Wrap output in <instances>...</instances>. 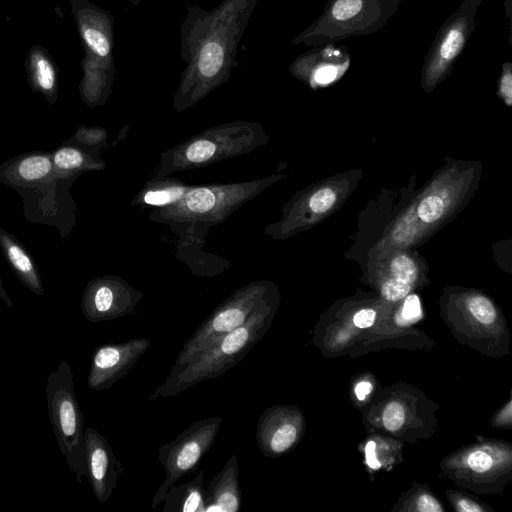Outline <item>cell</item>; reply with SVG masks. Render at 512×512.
Returning <instances> with one entry per match:
<instances>
[{"mask_svg": "<svg viewBox=\"0 0 512 512\" xmlns=\"http://www.w3.org/2000/svg\"><path fill=\"white\" fill-rule=\"evenodd\" d=\"M141 293L130 289L124 282L112 277L90 281L83 293L81 311L92 323L109 321L134 313Z\"/></svg>", "mask_w": 512, "mask_h": 512, "instance_id": "ba28073f", "label": "cell"}, {"mask_svg": "<svg viewBox=\"0 0 512 512\" xmlns=\"http://www.w3.org/2000/svg\"><path fill=\"white\" fill-rule=\"evenodd\" d=\"M335 200V192L330 188H323L316 191L310 198V208L315 213H323L332 207Z\"/></svg>", "mask_w": 512, "mask_h": 512, "instance_id": "4316f807", "label": "cell"}, {"mask_svg": "<svg viewBox=\"0 0 512 512\" xmlns=\"http://www.w3.org/2000/svg\"><path fill=\"white\" fill-rule=\"evenodd\" d=\"M375 447V443L373 441H370L367 443L365 448L366 461L368 466L372 469L380 468V462L377 460L375 456Z\"/></svg>", "mask_w": 512, "mask_h": 512, "instance_id": "d6a6232c", "label": "cell"}, {"mask_svg": "<svg viewBox=\"0 0 512 512\" xmlns=\"http://www.w3.org/2000/svg\"><path fill=\"white\" fill-rule=\"evenodd\" d=\"M204 512H237L242 497L239 487V465L237 454L233 453L223 468L205 487Z\"/></svg>", "mask_w": 512, "mask_h": 512, "instance_id": "7c38bea8", "label": "cell"}, {"mask_svg": "<svg viewBox=\"0 0 512 512\" xmlns=\"http://www.w3.org/2000/svg\"><path fill=\"white\" fill-rule=\"evenodd\" d=\"M301 64L313 85L325 86L345 73L350 65V57L345 50L327 45L307 55Z\"/></svg>", "mask_w": 512, "mask_h": 512, "instance_id": "9a60e30c", "label": "cell"}, {"mask_svg": "<svg viewBox=\"0 0 512 512\" xmlns=\"http://www.w3.org/2000/svg\"><path fill=\"white\" fill-rule=\"evenodd\" d=\"M472 315L482 324H491L496 318V311L492 303L483 296H475L468 302Z\"/></svg>", "mask_w": 512, "mask_h": 512, "instance_id": "603a6c76", "label": "cell"}, {"mask_svg": "<svg viewBox=\"0 0 512 512\" xmlns=\"http://www.w3.org/2000/svg\"><path fill=\"white\" fill-rule=\"evenodd\" d=\"M105 136L106 131L101 128H87L85 126H80L71 138L63 140L62 142L79 145L87 149H93L94 146L105 140Z\"/></svg>", "mask_w": 512, "mask_h": 512, "instance_id": "ffe728a7", "label": "cell"}, {"mask_svg": "<svg viewBox=\"0 0 512 512\" xmlns=\"http://www.w3.org/2000/svg\"><path fill=\"white\" fill-rule=\"evenodd\" d=\"M45 392L57 443L77 482L81 483L87 472L84 416L74 391L73 373L68 362L61 360L50 372Z\"/></svg>", "mask_w": 512, "mask_h": 512, "instance_id": "3957f363", "label": "cell"}, {"mask_svg": "<svg viewBox=\"0 0 512 512\" xmlns=\"http://www.w3.org/2000/svg\"><path fill=\"white\" fill-rule=\"evenodd\" d=\"M223 64V50L216 42L205 44L201 50L198 68L205 77L214 76Z\"/></svg>", "mask_w": 512, "mask_h": 512, "instance_id": "ac0fdd59", "label": "cell"}, {"mask_svg": "<svg viewBox=\"0 0 512 512\" xmlns=\"http://www.w3.org/2000/svg\"><path fill=\"white\" fill-rule=\"evenodd\" d=\"M459 511L462 512H478L482 511L483 509L478 506L476 503L463 499L458 502V508Z\"/></svg>", "mask_w": 512, "mask_h": 512, "instance_id": "e575fe53", "label": "cell"}, {"mask_svg": "<svg viewBox=\"0 0 512 512\" xmlns=\"http://www.w3.org/2000/svg\"><path fill=\"white\" fill-rule=\"evenodd\" d=\"M189 189L183 186H172L163 189L150 190L145 193L146 204L164 206L181 200Z\"/></svg>", "mask_w": 512, "mask_h": 512, "instance_id": "d6986e66", "label": "cell"}, {"mask_svg": "<svg viewBox=\"0 0 512 512\" xmlns=\"http://www.w3.org/2000/svg\"><path fill=\"white\" fill-rule=\"evenodd\" d=\"M299 431L298 413L295 410L279 405L266 408L258 418V447L266 457H279L294 447Z\"/></svg>", "mask_w": 512, "mask_h": 512, "instance_id": "8fae6325", "label": "cell"}, {"mask_svg": "<svg viewBox=\"0 0 512 512\" xmlns=\"http://www.w3.org/2000/svg\"><path fill=\"white\" fill-rule=\"evenodd\" d=\"M74 181L56 172L47 151L19 154L0 165V183L22 197L26 220L56 226L63 239L74 226L75 204L69 194Z\"/></svg>", "mask_w": 512, "mask_h": 512, "instance_id": "6da1fadb", "label": "cell"}, {"mask_svg": "<svg viewBox=\"0 0 512 512\" xmlns=\"http://www.w3.org/2000/svg\"><path fill=\"white\" fill-rule=\"evenodd\" d=\"M30 88L42 94L49 105L57 102L58 67L49 52L41 45H33L25 61Z\"/></svg>", "mask_w": 512, "mask_h": 512, "instance_id": "4fadbf2b", "label": "cell"}, {"mask_svg": "<svg viewBox=\"0 0 512 512\" xmlns=\"http://www.w3.org/2000/svg\"><path fill=\"white\" fill-rule=\"evenodd\" d=\"M1 436V435H0Z\"/></svg>", "mask_w": 512, "mask_h": 512, "instance_id": "8d00e7d4", "label": "cell"}, {"mask_svg": "<svg viewBox=\"0 0 512 512\" xmlns=\"http://www.w3.org/2000/svg\"><path fill=\"white\" fill-rule=\"evenodd\" d=\"M472 8L461 7L439 31L423 65L425 86L433 87L440 82L462 52L472 32L475 11Z\"/></svg>", "mask_w": 512, "mask_h": 512, "instance_id": "8992f818", "label": "cell"}, {"mask_svg": "<svg viewBox=\"0 0 512 512\" xmlns=\"http://www.w3.org/2000/svg\"><path fill=\"white\" fill-rule=\"evenodd\" d=\"M393 278L411 284L417 277L415 263L405 255L396 256L391 262Z\"/></svg>", "mask_w": 512, "mask_h": 512, "instance_id": "7402d4cb", "label": "cell"}, {"mask_svg": "<svg viewBox=\"0 0 512 512\" xmlns=\"http://www.w3.org/2000/svg\"><path fill=\"white\" fill-rule=\"evenodd\" d=\"M205 470H200L188 482L179 486L174 484L164 497V512H204L205 508Z\"/></svg>", "mask_w": 512, "mask_h": 512, "instance_id": "e0dca14e", "label": "cell"}, {"mask_svg": "<svg viewBox=\"0 0 512 512\" xmlns=\"http://www.w3.org/2000/svg\"><path fill=\"white\" fill-rule=\"evenodd\" d=\"M416 510L422 512H439L443 509L435 498L430 495H422L417 501Z\"/></svg>", "mask_w": 512, "mask_h": 512, "instance_id": "1f68e13d", "label": "cell"}, {"mask_svg": "<svg viewBox=\"0 0 512 512\" xmlns=\"http://www.w3.org/2000/svg\"><path fill=\"white\" fill-rule=\"evenodd\" d=\"M405 420L402 405L398 402H390L383 411V423L388 431L395 432L401 428Z\"/></svg>", "mask_w": 512, "mask_h": 512, "instance_id": "d4e9b609", "label": "cell"}, {"mask_svg": "<svg viewBox=\"0 0 512 512\" xmlns=\"http://www.w3.org/2000/svg\"><path fill=\"white\" fill-rule=\"evenodd\" d=\"M376 319V312L373 309H361L353 317V322L358 328L372 326Z\"/></svg>", "mask_w": 512, "mask_h": 512, "instance_id": "4dcf8cb0", "label": "cell"}, {"mask_svg": "<svg viewBox=\"0 0 512 512\" xmlns=\"http://www.w3.org/2000/svg\"><path fill=\"white\" fill-rule=\"evenodd\" d=\"M222 423L220 416L193 422L172 441L158 450V461L166 477L155 492L151 508L163 502L168 489L184 476L194 473L212 448Z\"/></svg>", "mask_w": 512, "mask_h": 512, "instance_id": "5b68a950", "label": "cell"}, {"mask_svg": "<svg viewBox=\"0 0 512 512\" xmlns=\"http://www.w3.org/2000/svg\"><path fill=\"white\" fill-rule=\"evenodd\" d=\"M276 311L270 297L242 326L225 334L188 363L172 367L150 400L175 396L202 381L221 377L240 363L269 330Z\"/></svg>", "mask_w": 512, "mask_h": 512, "instance_id": "7a4b0ae2", "label": "cell"}, {"mask_svg": "<svg viewBox=\"0 0 512 512\" xmlns=\"http://www.w3.org/2000/svg\"><path fill=\"white\" fill-rule=\"evenodd\" d=\"M417 212L421 220L430 223L441 217L444 203L438 196H428L421 201Z\"/></svg>", "mask_w": 512, "mask_h": 512, "instance_id": "cb8c5ba5", "label": "cell"}, {"mask_svg": "<svg viewBox=\"0 0 512 512\" xmlns=\"http://www.w3.org/2000/svg\"><path fill=\"white\" fill-rule=\"evenodd\" d=\"M216 144L207 139L192 142L185 152V158L190 163H202L212 158Z\"/></svg>", "mask_w": 512, "mask_h": 512, "instance_id": "44dd1931", "label": "cell"}, {"mask_svg": "<svg viewBox=\"0 0 512 512\" xmlns=\"http://www.w3.org/2000/svg\"><path fill=\"white\" fill-rule=\"evenodd\" d=\"M0 247L4 258L20 282L32 293L43 296L41 275L34 258L15 236L1 227Z\"/></svg>", "mask_w": 512, "mask_h": 512, "instance_id": "5bb4252c", "label": "cell"}, {"mask_svg": "<svg viewBox=\"0 0 512 512\" xmlns=\"http://www.w3.org/2000/svg\"><path fill=\"white\" fill-rule=\"evenodd\" d=\"M410 284L392 278L384 282L381 288L382 296L389 301H397L408 295Z\"/></svg>", "mask_w": 512, "mask_h": 512, "instance_id": "484cf974", "label": "cell"}, {"mask_svg": "<svg viewBox=\"0 0 512 512\" xmlns=\"http://www.w3.org/2000/svg\"><path fill=\"white\" fill-rule=\"evenodd\" d=\"M0 299L3 300L8 307H12L13 306V303H12L10 297L8 296L6 290H5L4 286H3V282L1 280V277H0Z\"/></svg>", "mask_w": 512, "mask_h": 512, "instance_id": "d590c367", "label": "cell"}, {"mask_svg": "<svg viewBox=\"0 0 512 512\" xmlns=\"http://www.w3.org/2000/svg\"><path fill=\"white\" fill-rule=\"evenodd\" d=\"M86 477L99 503L106 502L113 494L124 466L114 455L108 440L96 429L84 430Z\"/></svg>", "mask_w": 512, "mask_h": 512, "instance_id": "30bf717a", "label": "cell"}, {"mask_svg": "<svg viewBox=\"0 0 512 512\" xmlns=\"http://www.w3.org/2000/svg\"><path fill=\"white\" fill-rule=\"evenodd\" d=\"M380 8L378 0H330L314 33L321 35L320 42H326L360 32L368 23H375Z\"/></svg>", "mask_w": 512, "mask_h": 512, "instance_id": "9c48e42d", "label": "cell"}, {"mask_svg": "<svg viewBox=\"0 0 512 512\" xmlns=\"http://www.w3.org/2000/svg\"><path fill=\"white\" fill-rule=\"evenodd\" d=\"M268 292L264 283H255L227 298L186 340L173 367L188 363L225 334L245 324L271 297Z\"/></svg>", "mask_w": 512, "mask_h": 512, "instance_id": "277c9868", "label": "cell"}, {"mask_svg": "<svg viewBox=\"0 0 512 512\" xmlns=\"http://www.w3.org/2000/svg\"><path fill=\"white\" fill-rule=\"evenodd\" d=\"M91 150L62 142L59 147L51 151L56 172L65 178L76 179L83 172L102 169L105 166L104 163Z\"/></svg>", "mask_w": 512, "mask_h": 512, "instance_id": "2e32d148", "label": "cell"}, {"mask_svg": "<svg viewBox=\"0 0 512 512\" xmlns=\"http://www.w3.org/2000/svg\"><path fill=\"white\" fill-rule=\"evenodd\" d=\"M150 346L151 341L148 338L137 337L122 343L97 347L91 358L88 387L95 391L109 390L132 370Z\"/></svg>", "mask_w": 512, "mask_h": 512, "instance_id": "52a82bcc", "label": "cell"}, {"mask_svg": "<svg viewBox=\"0 0 512 512\" xmlns=\"http://www.w3.org/2000/svg\"><path fill=\"white\" fill-rule=\"evenodd\" d=\"M421 316V306L419 298L416 295H410L406 298L401 317L405 321H415Z\"/></svg>", "mask_w": 512, "mask_h": 512, "instance_id": "f546056e", "label": "cell"}, {"mask_svg": "<svg viewBox=\"0 0 512 512\" xmlns=\"http://www.w3.org/2000/svg\"><path fill=\"white\" fill-rule=\"evenodd\" d=\"M467 463L473 471L482 473L492 467V458L486 452L476 450L468 456Z\"/></svg>", "mask_w": 512, "mask_h": 512, "instance_id": "f1b7e54d", "label": "cell"}, {"mask_svg": "<svg viewBox=\"0 0 512 512\" xmlns=\"http://www.w3.org/2000/svg\"><path fill=\"white\" fill-rule=\"evenodd\" d=\"M511 63L506 62L502 66V73L499 81V93L505 103L510 106L512 104V72Z\"/></svg>", "mask_w": 512, "mask_h": 512, "instance_id": "83f0119b", "label": "cell"}, {"mask_svg": "<svg viewBox=\"0 0 512 512\" xmlns=\"http://www.w3.org/2000/svg\"><path fill=\"white\" fill-rule=\"evenodd\" d=\"M372 385L367 381L358 383L355 387V394L359 400H364L365 397L371 392Z\"/></svg>", "mask_w": 512, "mask_h": 512, "instance_id": "836d02e7", "label": "cell"}]
</instances>
